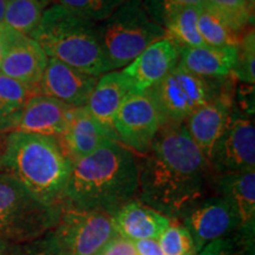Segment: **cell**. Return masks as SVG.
<instances>
[{"mask_svg": "<svg viewBox=\"0 0 255 255\" xmlns=\"http://www.w3.org/2000/svg\"><path fill=\"white\" fill-rule=\"evenodd\" d=\"M138 163L137 197L167 216L181 219L205 199L210 165L184 124L162 126Z\"/></svg>", "mask_w": 255, "mask_h": 255, "instance_id": "obj_1", "label": "cell"}, {"mask_svg": "<svg viewBox=\"0 0 255 255\" xmlns=\"http://www.w3.org/2000/svg\"><path fill=\"white\" fill-rule=\"evenodd\" d=\"M138 163L133 152L109 139L72 162L60 206L114 215L137 196Z\"/></svg>", "mask_w": 255, "mask_h": 255, "instance_id": "obj_2", "label": "cell"}, {"mask_svg": "<svg viewBox=\"0 0 255 255\" xmlns=\"http://www.w3.org/2000/svg\"><path fill=\"white\" fill-rule=\"evenodd\" d=\"M71 167L58 137L12 131L4 139L2 170L47 206H60Z\"/></svg>", "mask_w": 255, "mask_h": 255, "instance_id": "obj_3", "label": "cell"}, {"mask_svg": "<svg viewBox=\"0 0 255 255\" xmlns=\"http://www.w3.org/2000/svg\"><path fill=\"white\" fill-rule=\"evenodd\" d=\"M31 38L49 58L97 78L111 71L102 49L98 23L62 5L52 4L44 9Z\"/></svg>", "mask_w": 255, "mask_h": 255, "instance_id": "obj_4", "label": "cell"}, {"mask_svg": "<svg viewBox=\"0 0 255 255\" xmlns=\"http://www.w3.org/2000/svg\"><path fill=\"white\" fill-rule=\"evenodd\" d=\"M98 30L111 71L126 68L149 45L167 36L148 14L142 0H128L98 23Z\"/></svg>", "mask_w": 255, "mask_h": 255, "instance_id": "obj_5", "label": "cell"}, {"mask_svg": "<svg viewBox=\"0 0 255 255\" xmlns=\"http://www.w3.org/2000/svg\"><path fill=\"white\" fill-rule=\"evenodd\" d=\"M60 206L40 202L14 177L0 171V239L27 242L52 231Z\"/></svg>", "mask_w": 255, "mask_h": 255, "instance_id": "obj_6", "label": "cell"}, {"mask_svg": "<svg viewBox=\"0 0 255 255\" xmlns=\"http://www.w3.org/2000/svg\"><path fill=\"white\" fill-rule=\"evenodd\" d=\"M227 78L199 77L176 65L161 82L145 92L154 101L161 127L177 126L184 124L194 111L219 95L229 83Z\"/></svg>", "mask_w": 255, "mask_h": 255, "instance_id": "obj_7", "label": "cell"}, {"mask_svg": "<svg viewBox=\"0 0 255 255\" xmlns=\"http://www.w3.org/2000/svg\"><path fill=\"white\" fill-rule=\"evenodd\" d=\"M116 237L113 215L60 206L51 240L58 255H98Z\"/></svg>", "mask_w": 255, "mask_h": 255, "instance_id": "obj_8", "label": "cell"}, {"mask_svg": "<svg viewBox=\"0 0 255 255\" xmlns=\"http://www.w3.org/2000/svg\"><path fill=\"white\" fill-rule=\"evenodd\" d=\"M208 163L219 175L255 170L253 117L233 107L227 126L215 143Z\"/></svg>", "mask_w": 255, "mask_h": 255, "instance_id": "obj_9", "label": "cell"}, {"mask_svg": "<svg viewBox=\"0 0 255 255\" xmlns=\"http://www.w3.org/2000/svg\"><path fill=\"white\" fill-rule=\"evenodd\" d=\"M161 128L158 111L148 92H130L113 121L117 141L144 155Z\"/></svg>", "mask_w": 255, "mask_h": 255, "instance_id": "obj_10", "label": "cell"}, {"mask_svg": "<svg viewBox=\"0 0 255 255\" xmlns=\"http://www.w3.org/2000/svg\"><path fill=\"white\" fill-rule=\"evenodd\" d=\"M181 219L193 239L196 254L209 242L229 237L238 229L241 231L234 208L220 195L199 201Z\"/></svg>", "mask_w": 255, "mask_h": 255, "instance_id": "obj_11", "label": "cell"}, {"mask_svg": "<svg viewBox=\"0 0 255 255\" xmlns=\"http://www.w3.org/2000/svg\"><path fill=\"white\" fill-rule=\"evenodd\" d=\"M73 108L56 98L36 95L23 109L0 121V131H21L60 137L68 128Z\"/></svg>", "mask_w": 255, "mask_h": 255, "instance_id": "obj_12", "label": "cell"}, {"mask_svg": "<svg viewBox=\"0 0 255 255\" xmlns=\"http://www.w3.org/2000/svg\"><path fill=\"white\" fill-rule=\"evenodd\" d=\"M181 46L170 37L156 40L121 71L130 83L132 92H145L176 68Z\"/></svg>", "mask_w": 255, "mask_h": 255, "instance_id": "obj_13", "label": "cell"}, {"mask_svg": "<svg viewBox=\"0 0 255 255\" xmlns=\"http://www.w3.org/2000/svg\"><path fill=\"white\" fill-rule=\"evenodd\" d=\"M233 107L234 98L232 85L228 83L219 95L196 109L184 122L190 138L207 161L209 159L215 143L227 126Z\"/></svg>", "mask_w": 255, "mask_h": 255, "instance_id": "obj_14", "label": "cell"}, {"mask_svg": "<svg viewBox=\"0 0 255 255\" xmlns=\"http://www.w3.org/2000/svg\"><path fill=\"white\" fill-rule=\"evenodd\" d=\"M97 79L58 59L49 58L38 84V91L40 95L56 98L71 108H81L87 105Z\"/></svg>", "mask_w": 255, "mask_h": 255, "instance_id": "obj_15", "label": "cell"}, {"mask_svg": "<svg viewBox=\"0 0 255 255\" xmlns=\"http://www.w3.org/2000/svg\"><path fill=\"white\" fill-rule=\"evenodd\" d=\"M58 138L72 162L95 152L109 139L117 141L114 130L98 122L85 105L73 108L68 128Z\"/></svg>", "mask_w": 255, "mask_h": 255, "instance_id": "obj_16", "label": "cell"}, {"mask_svg": "<svg viewBox=\"0 0 255 255\" xmlns=\"http://www.w3.org/2000/svg\"><path fill=\"white\" fill-rule=\"evenodd\" d=\"M47 60L49 57L36 40L12 32L0 64V73L25 84L38 87L46 69Z\"/></svg>", "mask_w": 255, "mask_h": 255, "instance_id": "obj_17", "label": "cell"}, {"mask_svg": "<svg viewBox=\"0 0 255 255\" xmlns=\"http://www.w3.org/2000/svg\"><path fill=\"white\" fill-rule=\"evenodd\" d=\"M120 237L131 241L157 239L170 225L171 220L139 200L133 199L113 215Z\"/></svg>", "mask_w": 255, "mask_h": 255, "instance_id": "obj_18", "label": "cell"}, {"mask_svg": "<svg viewBox=\"0 0 255 255\" xmlns=\"http://www.w3.org/2000/svg\"><path fill=\"white\" fill-rule=\"evenodd\" d=\"M237 55L234 46L181 47L177 66L199 77L222 79L231 76Z\"/></svg>", "mask_w": 255, "mask_h": 255, "instance_id": "obj_19", "label": "cell"}, {"mask_svg": "<svg viewBox=\"0 0 255 255\" xmlns=\"http://www.w3.org/2000/svg\"><path fill=\"white\" fill-rule=\"evenodd\" d=\"M218 195L229 202L240 220L241 231L254 233L255 221V170L222 174L215 181Z\"/></svg>", "mask_w": 255, "mask_h": 255, "instance_id": "obj_20", "label": "cell"}, {"mask_svg": "<svg viewBox=\"0 0 255 255\" xmlns=\"http://www.w3.org/2000/svg\"><path fill=\"white\" fill-rule=\"evenodd\" d=\"M130 92L131 87L124 73L110 71L98 77L85 107L98 122L113 129L115 115Z\"/></svg>", "mask_w": 255, "mask_h": 255, "instance_id": "obj_21", "label": "cell"}, {"mask_svg": "<svg viewBox=\"0 0 255 255\" xmlns=\"http://www.w3.org/2000/svg\"><path fill=\"white\" fill-rule=\"evenodd\" d=\"M202 6L186 5L174 8L165 18L162 27L168 37L181 47H194L203 45L201 39L197 20Z\"/></svg>", "mask_w": 255, "mask_h": 255, "instance_id": "obj_22", "label": "cell"}, {"mask_svg": "<svg viewBox=\"0 0 255 255\" xmlns=\"http://www.w3.org/2000/svg\"><path fill=\"white\" fill-rule=\"evenodd\" d=\"M44 9L38 0H7L1 26L13 33L31 37L40 23Z\"/></svg>", "mask_w": 255, "mask_h": 255, "instance_id": "obj_23", "label": "cell"}, {"mask_svg": "<svg viewBox=\"0 0 255 255\" xmlns=\"http://www.w3.org/2000/svg\"><path fill=\"white\" fill-rule=\"evenodd\" d=\"M197 28L203 44L215 47H237L242 34L235 32L221 17L205 6L201 8Z\"/></svg>", "mask_w": 255, "mask_h": 255, "instance_id": "obj_24", "label": "cell"}, {"mask_svg": "<svg viewBox=\"0 0 255 255\" xmlns=\"http://www.w3.org/2000/svg\"><path fill=\"white\" fill-rule=\"evenodd\" d=\"M36 95H40L37 85L25 84L0 73V121L23 109Z\"/></svg>", "mask_w": 255, "mask_h": 255, "instance_id": "obj_25", "label": "cell"}, {"mask_svg": "<svg viewBox=\"0 0 255 255\" xmlns=\"http://www.w3.org/2000/svg\"><path fill=\"white\" fill-rule=\"evenodd\" d=\"M203 6L213 11L238 33H244L253 23V9L248 0H203Z\"/></svg>", "mask_w": 255, "mask_h": 255, "instance_id": "obj_26", "label": "cell"}, {"mask_svg": "<svg viewBox=\"0 0 255 255\" xmlns=\"http://www.w3.org/2000/svg\"><path fill=\"white\" fill-rule=\"evenodd\" d=\"M237 62L232 70L231 77L244 84L254 85L255 83V34L253 26L242 33L237 46Z\"/></svg>", "mask_w": 255, "mask_h": 255, "instance_id": "obj_27", "label": "cell"}, {"mask_svg": "<svg viewBox=\"0 0 255 255\" xmlns=\"http://www.w3.org/2000/svg\"><path fill=\"white\" fill-rule=\"evenodd\" d=\"M127 1L128 0H52V4L62 5L83 17L101 23Z\"/></svg>", "mask_w": 255, "mask_h": 255, "instance_id": "obj_28", "label": "cell"}, {"mask_svg": "<svg viewBox=\"0 0 255 255\" xmlns=\"http://www.w3.org/2000/svg\"><path fill=\"white\" fill-rule=\"evenodd\" d=\"M164 255H196L189 232L178 222H171L157 239Z\"/></svg>", "mask_w": 255, "mask_h": 255, "instance_id": "obj_29", "label": "cell"}, {"mask_svg": "<svg viewBox=\"0 0 255 255\" xmlns=\"http://www.w3.org/2000/svg\"><path fill=\"white\" fill-rule=\"evenodd\" d=\"M251 237L253 238V234L240 231V234L233 237L229 235L209 242L197 255H246L245 246L250 245Z\"/></svg>", "mask_w": 255, "mask_h": 255, "instance_id": "obj_30", "label": "cell"}, {"mask_svg": "<svg viewBox=\"0 0 255 255\" xmlns=\"http://www.w3.org/2000/svg\"><path fill=\"white\" fill-rule=\"evenodd\" d=\"M142 2L150 18L159 26L174 8L186 5L203 6V0H142Z\"/></svg>", "mask_w": 255, "mask_h": 255, "instance_id": "obj_31", "label": "cell"}, {"mask_svg": "<svg viewBox=\"0 0 255 255\" xmlns=\"http://www.w3.org/2000/svg\"><path fill=\"white\" fill-rule=\"evenodd\" d=\"M98 255H138V253L131 240L119 235L113 239Z\"/></svg>", "mask_w": 255, "mask_h": 255, "instance_id": "obj_32", "label": "cell"}, {"mask_svg": "<svg viewBox=\"0 0 255 255\" xmlns=\"http://www.w3.org/2000/svg\"><path fill=\"white\" fill-rule=\"evenodd\" d=\"M237 101L240 104L241 113L253 117L254 114V85L244 84L241 83V87L237 91Z\"/></svg>", "mask_w": 255, "mask_h": 255, "instance_id": "obj_33", "label": "cell"}, {"mask_svg": "<svg viewBox=\"0 0 255 255\" xmlns=\"http://www.w3.org/2000/svg\"><path fill=\"white\" fill-rule=\"evenodd\" d=\"M17 255H58V253L50 238L49 240L39 241L34 246L25 248Z\"/></svg>", "mask_w": 255, "mask_h": 255, "instance_id": "obj_34", "label": "cell"}, {"mask_svg": "<svg viewBox=\"0 0 255 255\" xmlns=\"http://www.w3.org/2000/svg\"><path fill=\"white\" fill-rule=\"evenodd\" d=\"M138 255H164L156 239H145V240L132 241Z\"/></svg>", "mask_w": 255, "mask_h": 255, "instance_id": "obj_35", "label": "cell"}, {"mask_svg": "<svg viewBox=\"0 0 255 255\" xmlns=\"http://www.w3.org/2000/svg\"><path fill=\"white\" fill-rule=\"evenodd\" d=\"M11 34V31L6 30L4 26H0V64H1V60L4 58L6 49H7L8 46Z\"/></svg>", "mask_w": 255, "mask_h": 255, "instance_id": "obj_36", "label": "cell"}, {"mask_svg": "<svg viewBox=\"0 0 255 255\" xmlns=\"http://www.w3.org/2000/svg\"><path fill=\"white\" fill-rule=\"evenodd\" d=\"M6 1L7 0H0V26L2 25L5 17V9H6Z\"/></svg>", "mask_w": 255, "mask_h": 255, "instance_id": "obj_37", "label": "cell"}, {"mask_svg": "<svg viewBox=\"0 0 255 255\" xmlns=\"http://www.w3.org/2000/svg\"><path fill=\"white\" fill-rule=\"evenodd\" d=\"M2 155H4V141L0 139V171L2 170Z\"/></svg>", "mask_w": 255, "mask_h": 255, "instance_id": "obj_38", "label": "cell"}, {"mask_svg": "<svg viewBox=\"0 0 255 255\" xmlns=\"http://www.w3.org/2000/svg\"><path fill=\"white\" fill-rule=\"evenodd\" d=\"M0 255H5V242L0 239Z\"/></svg>", "mask_w": 255, "mask_h": 255, "instance_id": "obj_39", "label": "cell"}, {"mask_svg": "<svg viewBox=\"0 0 255 255\" xmlns=\"http://www.w3.org/2000/svg\"><path fill=\"white\" fill-rule=\"evenodd\" d=\"M38 1H39L40 4L46 8V6H49L51 2H52V0H38Z\"/></svg>", "mask_w": 255, "mask_h": 255, "instance_id": "obj_40", "label": "cell"}, {"mask_svg": "<svg viewBox=\"0 0 255 255\" xmlns=\"http://www.w3.org/2000/svg\"><path fill=\"white\" fill-rule=\"evenodd\" d=\"M248 1H250L252 5H254V0H248Z\"/></svg>", "mask_w": 255, "mask_h": 255, "instance_id": "obj_41", "label": "cell"}]
</instances>
